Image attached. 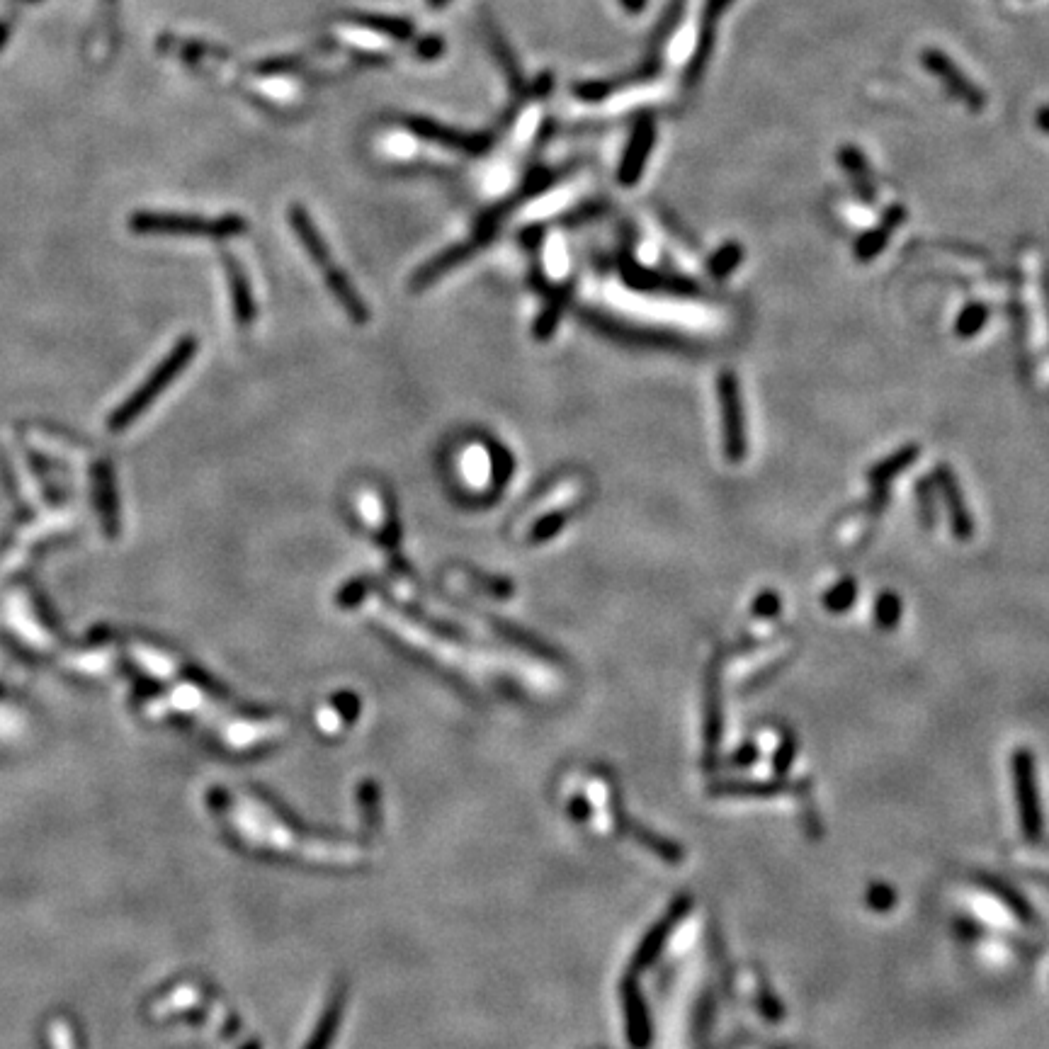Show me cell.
<instances>
[{"instance_id": "obj_24", "label": "cell", "mask_w": 1049, "mask_h": 1049, "mask_svg": "<svg viewBox=\"0 0 1049 1049\" xmlns=\"http://www.w3.org/2000/svg\"><path fill=\"white\" fill-rule=\"evenodd\" d=\"M982 884H984L986 889H989V892H994L996 897L1003 901V904L1011 906L1013 914H1016L1020 921H1025V923L1035 921L1033 906H1028V901H1025L1023 897H1018L1016 889H1011V887H1008V884H1003L999 880H991V877H982Z\"/></svg>"}, {"instance_id": "obj_5", "label": "cell", "mask_w": 1049, "mask_h": 1049, "mask_svg": "<svg viewBox=\"0 0 1049 1049\" xmlns=\"http://www.w3.org/2000/svg\"><path fill=\"white\" fill-rule=\"evenodd\" d=\"M1013 780H1016V795L1020 809V824L1028 838H1037L1042 833V809L1040 792H1037L1035 758L1033 753L1020 748L1013 753Z\"/></svg>"}, {"instance_id": "obj_2", "label": "cell", "mask_w": 1049, "mask_h": 1049, "mask_svg": "<svg viewBox=\"0 0 1049 1049\" xmlns=\"http://www.w3.org/2000/svg\"><path fill=\"white\" fill-rule=\"evenodd\" d=\"M134 229L158 231V234H180V236H207V238H231L246 231V221L241 217L221 219H197V217H173V214H139L134 217Z\"/></svg>"}, {"instance_id": "obj_40", "label": "cell", "mask_w": 1049, "mask_h": 1049, "mask_svg": "<svg viewBox=\"0 0 1049 1049\" xmlns=\"http://www.w3.org/2000/svg\"><path fill=\"white\" fill-rule=\"evenodd\" d=\"M1037 127H1040L1042 132L1049 134V105L1040 107V110H1037Z\"/></svg>"}, {"instance_id": "obj_18", "label": "cell", "mask_w": 1049, "mask_h": 1049, "mask_svg": "<svg viewBox=\"0 0 1049 1049\" xmlns=\"http://www.w3.org/2000/svg\"><path fill=\"white\" fill-rule=\"evenodd\" d=\"M901 221H904V209H901V207H889L887 214H884V221H882L880 229L867 231V234L860 238L858 243H855V253H858V258L860 260L875 258V255L880 253L884 246H887L889 234H892V231L897 229Z\"/></svg>"}, {"instance_id": "obj_22", "label": "cell", "mask_w": 1049, "mask_h": 1049, "mask_svg": "<svg viewBox=\"0 0 1049 1049\" xmlns=\"http://www.w3.org/2000/svg\"><path fill=\"white\" fill-rule=\"evenodd\" d=\"M348 22H353V25H360V27H367V30L389 34V37H394V39H408L413 34V25L408 20H404V17L355 13V15H348Z\"/></svg>"}, {"instance_id": "obj_39", "label": "cell", "mask_w": 1049, "mask_h": 1049, "mask_svg": "<svg viewBox=\"0 0 1049 1049\" xmlns=\"http://www.w3.org/2000/svg\"><path fill=\"white\" fill-rule=\"evenodd\" d=\"M620 3H622V8L632 15L642 13V10L646 8V0H620Z\"/></svg>"}, {"instance_id": "obj_8", "label": "cell", "mask_w": 1049, "mask_h": 1049, "mask_svg": "<svg viewBox=\"0 0 1049 1049\" xmlns=\"http://www.w3.org/2000/svg\"><path fill=\"white\" fill-rule=\"evenodd\" d=\"M408 127L416 136H421L425 141H433V144L447 146V149L455 151H467V153H481L491 146V136L486 134H464L457 129H447L442 124L433 122L428 117H413L408 119Z\"/></svg>"}, {"instance_id": "obj_10", "label": "cell", "mask_w": 1049, "mask_h": 1049, "mask_svg": "<svg viewBox=\"0 0 1049 1049\" xmlns=\"http://www.w3.org/2000/svg\"><path fill=\"white\" fill-rule=\"evenodd\" d=\"M707 702H705V756L707 763L714 761V753H717L719 744H722V731H724V719H722V688H719V676H717V663H712L710 671H707V688H705Z\"/></svg>"}, {"instance_id": "obj_15", "label": "cell", "mask_w": 1049, "mask_h": 1049, "mask_svg": "<svg viewBox=\"0 0 1049 1049\" xmlns=\"http://www.w3.org/2000/svg\"><path fill=\"white\" fill-rule=\"evenodd\" d=\"M479 243H484V241H481V238H476L474 243H459V246L450 248V251L440 253L438 258H433V260H430V263H425L423 268L416 272V277H413L411 287L413 289H423V287L433 285V282L438 280V277L445 275L447 270H452V268H455V265L464 263V260H467L469 255L476 251V246H479Z\"/></svg>"}, {"instance_id": "obj_33", "label": "cell", "mask_w": 1049, "mask_h": 1049, "mask_svg": "<svg viewBox=\"0 0 1049 1049\" xmlns=\"http://www.w3.org/2000/svg\"><path fill=\"white\" fill-rule=\"evenodd\" d=\"M867 904L875 911H889L897 904V892H894L892 887H887V884H872V887L867 889Z\"/></svg>"}, {"instance_id": "obj_37", "label": "cell", "mask_w": 1049, "mask_h": 1049, "mask_svg": "<svg viewBox=\"0 0 1049 1049\" xmlns=\"http://www.w3.org/2000/svg\"><path fill=\"white\" fill-rule=\"evenodd\" d=\"M442 51H445V42H442L440 37H425L421 39V44H418V54H421L423 59H435Z\"/></svg>"}, {"instance_id": "obj_23", "label": "cell", "mask_w": 1049, "mask_h": 1049, "mask_svg": "<svg viewBox=\"0 0 1049 1049\" xmlns=\"http://www.w3.org/2000/svg\"><path fill=\"white\" fill-rule=\"evenodd\" d=\"M916 457H918L916 445H909V447H904V450L894 452L892 457H887L884 462H880L875 469H872L870 481L875 486H884L887 481H892L894 476L904 472L906 467H911V462H916Z\"/></svg>"}, {"instance_id": "obj_30", "label": "cell", "mask_w": 1049, "mask_h": 1049, "mask_svg": "<svg viewBox=\"0 0 1049 1049\" xmlns=\"http://www.w3.org/2000/svg\"><path fill=\"white\" fill-rule=\"evenodd\" d=\"M986 323V309L982 304H974V306H967L965 311L960 314V319H957V333L960 336H974V333H979V328H982Z\"/></svg>"}, {"instance_id": "obj_29", "label": "cell", "mask_w": 1049, "mask_h": 1049, "mask_svg": "<svg viewBox=\"0 0 1049 1049\" xmlns=\"http://www.w3.org/2000/svg\"><path fill=\"white\" fill-rule=\"evenodd\" d=\"M617 88H620L617 81H588V83H578L574 88V95L578 100L600 102V100L610 98Z\"/></svg>"}, {"instance_id": "obj_31", "label": "cell", "mask_w": 1049, "mask_h": 1049, "mask_svg": "<svg viewBox=\"0 0 1049 1049\" xmlns=\"http://www.w3.org/2000/svg\"><path fill=\"white\" fill-rule=\"evenodd\" d=\"M489 452H491L489 464L493 467V481H496V486H503L510 479V472H513V459H510L508 452L498 445H491Z\"/></svg>"}, {"instance_id": "obj_21", "label": "cell", "mask_w": 1049, "mask_h": 1049, "mask_svg": "<svg viewBox=\"0 0 1049 1049\" xmlns=\"http://www.w3.org/2000/svg\"><path fill=\"white\" fill-rule=\"evenodd\" d=\"M571 289H574L571 285L557 289V292H554L552 297H549V302L544 304V311H542L540 316H537V321H535V338L537 340H547L554 331H557L561 314H564V306L569 304V299H571Z\"/></svg>"}, {"instance_id": "obj_7", "label": "cell", "mask_w": 1049, "mask_h": 1049, "mask_svg": "<svg viewBox=\"0 0 1049 1049\" xmlns=\"http://www.w3.org/2000/svg\"><path fill=\"white\" fill-rule=\"evenodd\" d=\"M654 141H656L654 119H649V117L639 119L632 136H629V144H627L625 156H622L620 170H617V180H620L622 185H634L639 178H642L646 161H649L651 149H654Z\"/></svg>"}, {"instance_id": "obj_20", "label": "cell", "mask_w": 1049, "mask_h": 1049, "mask_svg": "<svg viewBox=\"0 0 1049 1049\" xmlns=\"http://www.w3.org/2000/svg\"><path fill=\"white\" fill-rule=\"evenodd\" d=\"M838 161H841V166L846 168L850 180H853L855 190L860 192V197H863L865 202H875L877 195H875V187H872L870 170H867L863 153L855 149V146H846V149H841V153H838Z\"/></svg>"}, {"instance_id": "obj_28", "label": "cell", "mask_w": 1049, "mask_h": 1049, "mask_svg": "<svg viewBox=\"0 0 1049 1049\" xmlns=\"http://www.w3.org/2000/svg\"><path fill=\"white\" fill-rule=\"evenodd\" d=\"M741 258H744V251H741V246H736V243H729V246H724L722 251H719L712 258V263H710L712 275L714 277H727L729 272L741 263Z\"/></svg>"}, {"instance_id": "obj_14", "label": "cell", "mask_w": 1049, "mask_h": 1049, "mask_svg": "<svg viewBox=\"0 0 1049 1049\" xmlns=\"http://www.w3.org/2000/svg\"><path fill=\"white\" fill-rule=\"evenodd\" d=\"M622 275H625L629 287L644 289V292H656V289H661V292H676V294L695 292V285H690V282L678 280V277L661 275V272H654V270H646L642 268V265L634 263V260H627L625 268H622Z\"/></svg>"}, {"instance_id": "obj_12", "label": "cell", "mask_w": 1049, "mask_h": 1049, "mask_svg": "<svg viewBox=\"0 0 1049 1049\" xmlns=\"http://www.w3.org/2000/svg\"><path fill=\"white\" fill-rule=\"evenodd\" d=\"M688 911H690V899H685V897L676 899V904L671 906L668 916L663 918L661 923H656V926L651 928V933L646 935L642 948H639V952H637V960H634V967H646L651 960H654L656 955H659L663 945H666L668 935H671V931H673V926H676L678 921H683Z\"/></svg>"}, {"instance_id": "obj_4", "label": "cell", "mask_w": 1049, "mask_h": 1049, "mask_svg": "<svg viewBox=\"0 0 1049 1049\" xmlns=\"http://www.w3.org/2000/svg\"><path fill=\"white\" fill-rule=\"evenodd\" d=\"M921 64L928 73H933V76L943 83V88L948 90L952 98L960 100L962 105L969 107V110L977 112L986 105L984 90L979 88L977 83L969 81V78L965 76V71H962V68L957 66L955 61L945 54V51L926 49L921 54Z\"/></svg>"}, {"instance_id": "obj_32", "label": "cell", "mask_w": 1049, "mask_h": 1049, "mask_svg": "<svg viewBox=\"0 0 1049 1049\" xmlns=\"http://www.w3.org/2000/svg\"><path fill=\"white\" fill-rule=\"evenodd\" d=\"M566 523V515L564 513H552L547 515V518H542L540 523H537L535 527H532L530 532V542H544L549 540V537H554L557 532L564 527Z\"/></svg>"}, {"instance_id": "obj_17", "label": "cell", "mask_w": 1049, "mask_h": 1049, "mask_svg": "<svg viewBox=\"0 0 1049 1049\" xmlns=\"http://www.w3.org/2000/svg\"><path fill=\"white\" fill-rule=\"evenodd\" d=\"M226 272H229L231 299H234L236 319L241 326H251V323L255 321V299H253L251 285H248L246 275H243L241 265H238L236 260L226 258Z\"/></svg>"}, {"instance_id": "obj_9", "label": "cell", "mask_w": 1049, "mask_h": 1049, "mask_svg": "<svg viewBox=\"0 0 1049 1049\" xmlns=\"http://www.w3.org/2000/svg\"><path fill=\"white\" fill-rule=\"evenodd\" d=\"M935 481H938L940 491H943V501L945 508H948L952 532H955L960 540H969V537L974 535V520L965 506V496H962L955 472H950V467L943 464V467H938V472H935Z\"/></svg>"}, {"instance_id": "obj_38", "label": "cell", "mask_w": 1049, "mask_h": 1049, "mask_svg": "<svg viewBox=\"0 0 1049 1049\" xmlns=\"http://www.w3.org/2000/svg\"><path fill=\"white\" fill-rule=\"evenodd\" d=\"M928 491H931V486L921 484V489H918V498H921V518H923V523L931 527V523L935 520V510L931 506L933 501H931V496H928Z\"/></svg>"}, {"instance_id": "obj_35", "label": "cell", "mask_w": 1049, "mask_h": 1049, "mask_svg": "<svg viewBox=\"0 0 1049 1049\" xmlns=\"http://www.w3.org/2000/svg\"><path fill=\"white\" fill-rule=\"evenodd\" d=\"M797 756V741L792 739V736H787L785 741H782V746L775 751V770H778V775H785L787 770H790L792 765V758Z\"/></svg>"}, {"instance_id": "obj_1", "label": "cell", "mask_w": 1049, "mask_h": 1049, "mask_svg": "<svg viewBox=\"0 0 1049 1049\" xmlns=\"http://www.w3.org/2000/svg\"><path fill=\"white\" fill-rule=\"evenodd\" d=\"M195 353H197V340L195 338L180 340V343L173 348V353H170L166 360H163V365L158 367V370L153 372L149 379H146L144 387L136 391V394L127 401V404L119 408V413H115V418H112V430L127 428V425L132 423L134 418L139 416L141 411H144V408H149L151 401L156 399V396L161 394V391L166 389L168 384L173 382V379L178 377L180 372H183V367L192 360V355H195Z\"/></svg>"}, {"instance_id": "obj_41", "label": "cell", "mask_w": 1049, "mask_h": 1049, "mask_svg": "<svg viewBox=\"0 0 1049 1049\" xmlns=\"http://www.w3.org/2000/svg\"><path fill=\"white\" fill-rule=\"evenodd\" d=\"M425 3H428V8H435V10H438V8H442V5L450 3V0H425Z\"/></svg>"}, {"instance_id": "obj_6", "label": "cell", "mask_w": 1049, "mask_h": 1049, "mask_svg": "<svg viewBox=\"0 0 1049 1049\" xmlns=\"http://www.w3.org/2000/svg\"><path fill=\"white\" fill-rule=\"evenodd\" d=\"M731 3H734V0H705V8H702L700 17V30H697L695 51L693 56H690L688 68H685V88H695V85L702 81V76H705V68L714 54V42H717V27Z\"/></svg>"}, {"instance_id": "obj_34", "label": "cell", "mask_w": 1049, "mask_h": 1049, "mask_svg": "<svg viewBox=\"0 0 1049 1049\" xmlns=\"http://www.w3.org/2000/svg\"><path fill=\"white\" fill-rule=\"evenodd\" d=\"M780 610H782L780 595H775V593H770V591L761 593L756 600H753V615L765 617V620H768V617L780 615Z\"/></svg>"}, {"instance_id": "obj_19", "label": "cell", "mask_w": 1049, "mask_h": 1049, "mask_svg": "<svg viewBox=\"0 0 1049 1049\" xmlns=\"http://www.w3.org/2000/svg\"><path fill=\"white\" fill-rule=\"evenodd\" d=\"M625 1001H627V1028H629V1040L637 1047H646L649 1042L651 1030H649V1018H646V1008L639 989L634 984L625 986Z\"/></svg>"}, {"instance_id": "obj_36", "label": "cell", "mask_w": 1049, "mask_h": 1049, "mask_svg": "<svg viewBox=\"0 0 1049 1049\" xmlns=\"http://www.w3.org/2000/svg\"><path fill=\"white\" fill-rule=\"evenodd\" d=\"M758 756H761V748H758L756 744H744V746L739 748V751L731 753L729 765H739V768H746V765L756 763Z\"/></svg>"}, {"instance_id": "obj_16", "label": "cell", "mask_w": 1049, "mask_h": 1049, "mask_svg": "<svg viewBox=\"0 0 1049 1049\" xmlns=\"http://www.w3.org/2000/svg\"><path fill=\"white\" fill-rule=\"evenodd\" d=\"M795 785H790L785 778L780 780H765V782H753V780H724L710 787L712 795H724V797H775L782 792H792Z\"/></svg>"}, {"instance_id": "obj_3", "label": "cell", "mask_w": 1049, "mask_h": 1049, "mask_svg": "<svg viewBox=\"0 0 1049 1049\" xmlns=\"http://www.w3.org/2000/svg\"><path fill=\"white\" fill-rule=\"evenodd\" d=\"M719 404H722V423H724V452L731 462H741L746 457V416L744 401H741V387L731 372H724L717 379Z\"/></svg>"}, {"instance_id": "obj_11", "label": "cell", "mask_w": 1049, "mask_h": 1049, "mask_svg": "<svg viewBox=\"0 0 1049 1049\" xmlns=\"http://www.w3.org/2000/svg\"><path fill=\"white\" fill-rule=\"evenodd\" d=\"M289 224H292L294 231H297L299 241H302V246L306 248V253H309V258L314 260L321 270H326L328 265H333V258H331V253H328L326 241H323V236L319 234V229H316V224L311 221L309 214H306L304 207H299V204L289 207Z\"/></svg>"}, {"instance_id": "obj_27", "label": "cell", "mask_w": 1049, "mask_h": 1049, "mask_svg": "<svg viewBox=\"0 0 1049 1049\" xmlns=\"http://www.w3.org/2000/svg\"><path fill=\"white\" fill-rule=\"evenodd\" d=\"M875 617H877V625H880L882 629H894L899 625V617H901V603L899 598L894 593H882L880 598H877V605H875Z\"/></svg>"}, {"instance_id": "obj_25", "label": "cell", "mask_w": 1049, "mask_h": 1049, "mask_svg": "<svg viewBox=\"0 0 1049 1049\" xmlns=\"http://www.w3.org/2000/svg\"><path fill=\"white\" fill-rule=\"evenodd\" d=\"M491 47H493V54L498 56V61H501L503 71H506L508 81L510 85H513V90H523V73H520V66L518 61H515L513 51L508 49V44L503 42L501 34L498 32H491Z\"/></svg>"}, {"instance_id": "obj_13", "label": "cell", "mask_w": 1049, "mask_h": 1049, "mask_svg": "<svg viewBox=\"0 0 1049 1049\" xmlns=\"http://www.w3.org/2000/svg\"><path fill=\"white\" fill-rule=\"evenodd\" d=\"M323 277H326L328 287H331L333 297L338 299V304L343 306L345 314L350 316L355 323H367L370 321V311H367V304L362 302V297L357 294V289L353 282L348 280V275H345L343 270L338 268L336 263L328 265L326 270H323Z\"/></svg>"}, {"instance_id": "obj_26", "label": "cell", "mask_w": 1049, "mask_h": 1049, "mask_svg": "<svg viewBox=\"0 0 1049 1049\" xmlns=\"http://www.w3.org/2000/svg\"><path fill=\"white\" fill-rule=\"evenodd\" d=\"M855 598H858V586H855V581L846 578V581L836 583V586L826 593L824 605H826V610H831V612H846L850 605L855 603Z\"/></svg>"}]
</instances>
